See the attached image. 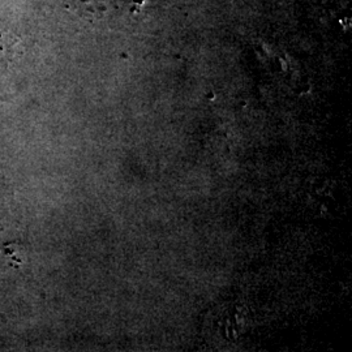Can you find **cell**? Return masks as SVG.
Masks as SVG:
<instances>
[{
  "label": "cell",
  "mask_w": 352,
  "mask_h": 352,
  "mask_svg": "<svg viewBox=\"0 0 352 352\" xmlns=\"http://www.w3.org/2000/svg\"><path fill=\"white\" fill-rule=\"evenodd\" d=\"M17 43L19 39L13 36V33L4 26L0 25V62L7 60L10 58Z\"/></svg>",
  "instance_id": "obj_1"
}]
</instances>
